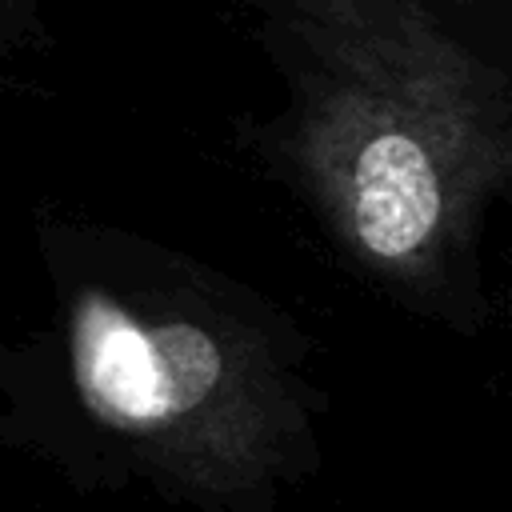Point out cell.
<instances>
[{
  "label": "cell",
  "instance_id": "cell-1",
  "mask_svg": "<svg viewBox=\"0 0 512 512\" xmlns=\"http://www.w3.org/2000/svg\"><path fill=\"white\" fill-rule=\"evenodd\" d=\"M52 324L0 360L16 440L76 480L276 512L320 464L308 344L256 288L116 228L44 232Z\"/></svg>",
  "mask_w": 512,
  "mask_h": 512
},
{
  "label": "cell",
  "instance_id": "cell-2",
  "mask_svg": "<svg viewBox=\"0 0 512 512\" xmlns=\"http://www.w3.org/2000/svg\"><path fill=\"white\" fill-rule=\"evenodd\" d=\"M284 84L264 156L404 308L484 328L480 232L512 180V76L424 0H244Z\"/></svg>",
  "mask_w": 512,
  "mask_h": 512
},
{
  "label": "cell",
  "instance_id": "cell-4",
  "mask_svg": "<svg viewBox=\"0 0 512 512\" xmlns=\"http://www.w3.org/2000/svg\"><path fill=\"white\" fill-rule=\"evenodd\" d=\"M424 4H436V8H456V4H480V0H424Z\"/></svg>",
  "mask_w": 512,
  "mask_h": 512
},
{
  "label": "cell",
  "instance_id": "cell-3",
  "mask_svg": "<svg viewBox=\"0 0 512 512\" xmlns=\"http://www.w3.org/2000/svg\"><path fill=\"white\" fill-rule=\"evenodd\" d=\"M40 20V0H0V64L16 56Z\"/></svg>",
  "mask_w": 512,
  "mask_h": 512
}]
</instances>
